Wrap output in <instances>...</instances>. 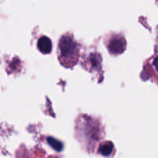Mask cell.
Returning <instances> with one entry per match:
<instances>
[{"mask_svg":"<svg viewBox=\"0 0 158 158\" xmlns=\"http://www.w3.org/2000/svg\"><path fill=\"white\" fill-rule=\"evenodd\" d=\"M113 149H114L113 143L107 142V143H103V144L100 145V148H99V152L103 156H110L112 153Z\"/></svg>","mask_w":158,"mask_h":158,"instance_id":"obj_5","label":"cell"},{"mask_svg":"<svg viewBox=\"0 0 158 158\" xmlns=\"http://www.w3.org/2000/svg\"><path fill=\"white\" fill-rule=\"evenodd\" d=\"M108 49L110 53L120 54L125 49V41L123 38L115 36L111 39L108 45Z\"/></svg>","mask_w":158,"mask_h":158,"instance_id":"obj_2","label":"cell"},{"mask_svg":"<svg viewBox=\"0 0 158 158\" xmlns=\"http://www.w3.org/2000/svg\"><path fill=\"white\" fill-rule=\"evenodd\" d=\"M39 50L43 54H48L52 51V41L47 36H42L37 42Z\"/></svg>","mask_w":158,"mask_h":158,"instance_id":"obj_3","label":"cell"},{"mask_svg":"<svg viewBox=\"0 0 158 158\" xmlns=\"http://www.w3.org/2000/svg\"><path fill=\"white\" fill-rule=\"evenodd\" d=\"M46 141H47L48 144L51 147L53 150H55L57 152H60V151H63V144L62 142H60V140H56L54 137H47L46 139Z\"/></svg>","mask_w":158,"mask_h":158,"instance_id":"obj_4","label":"cell"},{"mask_svg":"<svg viewBox=\"0 0 158 158\" xmlns=\"http://www.w3.org/2000/svg\"><path fill=\"white\" fill-rule=\"evenodd\" d=\"M154 66H155L156 69H157V72H158V56L155 59V60H154Z\"/></svg>","mask_w":158,"mask_h":158,"instance_id":"obj_6","label":"cell"},{"mask_svg":"<svg viewBox=\"0 0 158 158\" xmlns=\"http://www.w3.org/2000/svg\"><path fill=\"white\" fill-rule=\"evenodd\" d=\"M77 50L75 42L68 35H64L60 42V51L62 57L64 59L72 58Z\"/></svg>","mask_w":158,"mask_h":158,"instance_id":"obj_1","label":"cell"}]
</instances>
